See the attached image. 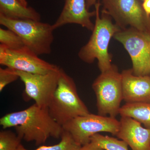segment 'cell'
Listing matches in <instances>:
<instances>
[{"instance_id":"1","label":"cell","mask_w":150,"mask_h":150,"mask_svg":"<svg viewBox=\"0 0 150 150\" xmlns=\"http://www.w3.org/2000/svg\"><path fill=\"white\" fill-rule=\"evenodd\" d=\"M4 129L14 127L21 140L44 144L50 137L61 138L64 131L62 126L52 118L48 108L34 103L24 110L7 113L0 119Z\"/></svg>"},{"instance_id":"2","label":"cell","mask_w":150,"mask_h":150,"mask_svg":"<svg viewBox=\"0 0 150 150\" xmlns=\"http://www.w3.org/2000/svg\"><path fill=\"white\" fill-rule=\"evenodd\" d=\"M95 5L94 27L88 42L81 48L78 56L82 61L87 64H92L97 59L100 71L103 72L112 65V56L108 51L110 39L121 29L116 24H113L108 17H100L99 2Z\"/></svg>"},{"instance_id":"3","label":"cell","mask_w":150,"mask_h":150,"mask_svg":"<svg viewBox=\"0 0 150 150\" xmlns=\"http://www.w3.org/2000/svg\"><path fill=\"white\" fill-rule=\"evenodd\" d=\"M48 108L52 118L62 127L73 118L90 113L78 95L74 81L62 68Z\"/></svg>"},{"instance_id":"4","label":"cell","mask_w":150,"mask_h":150,"mask_svg":"<svg viewBox=\"0 0 150 150\" xmlns=\"http://www.w3.org/2000/svg\"><path fill=\"white\" fill-rule=\"evenodd\" d=\"M0 24L16 33L25 46L38 56L51 54L54 40L52 25L33 20L8 18L1 15Z\"/></svg>"},{"instance_id":"5","label":"cell","mask_w":150,"mask_h":150,"mask_svg":"<svg viewBox=\"0 0 150 150\" xmlns=\"http://www.w3.org/2000/svg\"><path fill=\"white\" fill-rule=\"evenodd\" d=\"M92 87L96 96L98 114L115 118L123 100L122 76L117 67L112 64L108 69L101 72Z\"/></svg>"},{"instance_id":"6","label":"cell","mask_w":150,"mask_h":150,"mask_svg":"<svg viewBox=\"0 0 150 150\" xmlns=\"http://www.w3.org/2000/svg\"><path fill=\"white\" fill-rule=\"evenodd\" d=\"M113 37L123 44L130 55L134 74L149 76L150 31H142L130 27L121 29Z\"/></svg>"},{"instance_id":"7","label":"cell","mask_w":150,"mask_h":150,"mask_svg":"<svg viewBox=\"0 0 150 150\" xmlns=\"http://www.w3.org/2000/svg\"><path fill=\"white\" fill-rule=\"evenodd\" d=\"M120 121L115 118L90 112L73 118L63 126L77 143L81 146L91 142V138L99 132H108L116 136Z\"/></svg>"},{"instance_id":"8","label":"cell","mask_w":150,"mask_h":150,"mask_svg":"<svg viewBox=\"0 0 150 150\" xmlns=\"http://www.w3.org/2000/svg\"><path fill=\"white\" fill-rule=\"evenodd\" d=\"M104 13L111 16L121 29L130 27L150 31L148 16L138 0H104Z\"/></svg>"},{"instance_id":"9","label":"cell","mask_w":150,"mask_h":150,"mask_svg":"<svg viewBox=\"0 0 150 150\" xmlns=\"http://www.w3.org/2000/svg\"><path fill=\"white\" fill-rule=\"evenodd\" d=\"M25 46L11 49L0 44V64L16 71L33 74H46L59 67L39 58Z\"/></svg>"},{"instance_id":"10","label":"cell","mask_w":150,"mask_h":150,"mask_svg":"<svg viewBox=\"0 0 150 150\" xmlns=\"http://www.w3.org/2000/svg\"><path fill=\"white\" fill-rule=\"evenodd\" d=\"M60 69L46 74H33L16 71L25 86V96L42 108H48L58 85Z\"/></svg>"},{"instance_id":"11","label":"cell","mask_w":150,"mask_h":150,"mask_svg":"<svg viewBox=\"0 0 150 150\" xmlns=\"http://www.w3.org/2000/svg\"><path fill=\"white\" fill-rule=\"evenodd\" d=\"M95 15V11H88L86 0H65L62 12L52 26L55 30L67 24H77L92 31L94 24L91 18Z\"/></svg>"},{"instance_id":"12","label":"cell","mask_w":150,"mask_h":150,"mask_svg":"<svg viewBox=\"0 0 150 150\" xmlns=\"http://www.w3.org/2000/svg\"><path fill=\"white\" fill-rule=\"evenodd\" d=\"M121 74L123 100L126 103H150V76H137L132 69Z\"/></svg>"},{"instance_id":"13","label":"cell","mask_w":150,"mask_h":150,"mask_svg":"<svg viewBox=\"0 0 150 150\" xmlns=\"http://www.w3.org/2000/svg\"><path fill=\"white\" fill-rule=\"evenodd\" d=\"M116 136L132 150H150V129L133 118L122 116Z\"/></svg>"},{"instance_id":"14","label":"cell","mask_w":150,"mask_h":150,"mask_svg":"<svg viewBox=\"0 0 150 150\" xmlns=\"http://www.w3.org/2000/svg\"><path fill=\"white\" fill-rule=\"evenodd\" d=\"M0 15L12 19H41L40 14L34 8L25 6L19 0H0Z\"/></svg>"},{"instance_id":"15","label":"cell","mask_w":150,"mask_h":150,"mask_svg":"<svg viewBox=\"0 0 150 150\" xmlns=\"http://www.w3.org/2000/svg\"><path fill=\"white\" fill-rule=\"evenodd\" d=\"M119 114L133 118L150 129V103H126L120 108Z\"/></svg>"},{"instance_id":"16","label":"cell","mask_w":150,"mask_h":150,"mask_svg":"<svg viewBox=\"0 0 150 150\" xmlns=\"http://www.w3.org/2000/svg\"><path fill=\"white\" fill-rule=\"evenodd\" d=\"M61 139V141L57 144L50 146H41L33 150H80L81 147V145L77 143L71 135L64 130ZM18 150H30L25 149L21 144Z\"/></svg>"},{"instance_id":"17","label":"cell","mask_w":150,"mask_h":150,"mask_svg":"<svg viewBox=\"0 0 150 150\" xmlns=\"http://www.w3.org/2000/svg\"><path fill=\"white\" fill-rule=\"evenodd\" d=\"M105 150H129L128 145L124 141L114 137L103 136L98 133L91 138V142Z\"/></svg>"},{"instance_id":"18","label":"cell","mask_w":150,"mask_h":150,"mask_svg":"<svg viewBox=\"0 0 150 150\" xmlns=\"http://www.w3.org/2000/svg\"><path fill=\"white\" fill-rule=\"evenodd\" d=\"M1 45L11 49H16L24 47L21 38L16 33L10 29L0 28Z\"/></svg>"},{"instance_id":"19","label":"cell","mask_w":150,"mask_h":150,"mask_svg":"<svg viewBox=\"0 0 150 150\" xmlns=\"http://www.w3.org/2000/svg\"><path fill=\"white\" fill-rule=\"evenodd\" d=\"M21 140L16 133L6 129L2 130L0 132V150H18Z\"/></svg>"},{"instance_id":"20","label":"cell","mask_w":150,"mask_h":150,"mask_svg":"<svg viewBox=\"0 0 150 150\" xmlns=\"http://www.w3.org/2000/svg\"><path fill=\"white\" fill-rule=\"evenodd\" d=\"M19 78L16 70L8 67L0 68V92L2 91L8 85L15 81Z\"/></svg>"},{"instance_id":"21","label":"cell","mask_w":150,"mask_h":150,"mask_svg":"<svg viewBox=\"0 0 150 150\" xmlns=\"http://www.w3.org/2000/svg\"><path fill=\"white\" fill-rule=\"evenodd\" d=\"M80 150H105L95 143L90 142L83 145Z\"/></svg>"},{"instance_id":"22","label":"cell","mask_w":150,"mask_h":150,"mask_svg":"<svg viewBox=\"0 0 150 150\" xmlns=\"http://www.w3.org/2000/svg\"><path fill=\"white\" fill-rule=\"evenodd\" d=\"M143 9L148 16L150 17V0H145L142 4Z\"/></svg>"},{"instance_id":"23","label":"cell","mask_w":150,"mask_h":150,"mask_svg":"<svg viewBox=\"0 0 150 150\" xmlns=\"http://www.w3.org/2000/svg\"><path fill=\"white\" fill-rule=\"evenodd\" d=\"M96 0H86V5L87 8L96 4Z\"/></svg>"},{"instance_id":"24","label":"cell","mask_w":150,"mask_h":150,"mask_svg":"<svg viewBox=\"0 0 150 150\" xmlns=\"http://www.w3.org/2000/svg\"><path fill=\"white\" fill-rule=\"evenodd\" d=\"M25 6H28V3L26 0H19Z\"/></svg>"},{"instance_id":"25","label":"cell","mask_w":150,"mask_h":150,"mask_svg":"<svg viewBox=\"0 0 150 150\" xmlns=\"http://www.w3.org/2000/svg\"><path fill=\"white\" fill-rule=\"evenodd\" d=\"M144 1H145V0H144Z\"/></svg>"}]
</instances>
